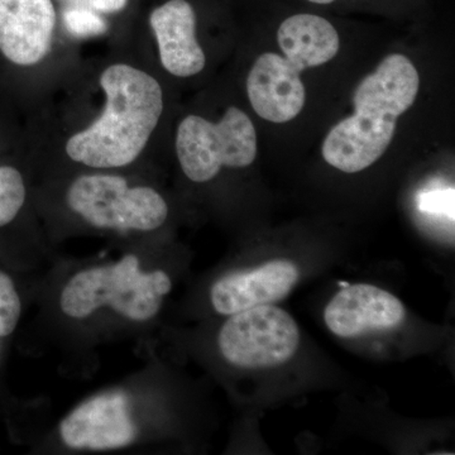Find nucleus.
Listing matches in <instances>:
<instances>
[{
  "instance_id": "nucleus-1",
  "label": "nucleus",
  "mask_w": 455,
  "mask_h": 455,
  "mask_svg": "<svg viewBox=\"0 0 455 455\" xmlns=\"http://www.w3.org/2000/svg\"><path fill=\"white\" fill-rule=\"evenodd\" d=\"M103 113L66 143L75 163L95 169L128 166L146 148L164 112V92L151 75L127 64L109 66L100 76Z\"/></svg>"
},
{
  "instance_id": "nucleus-2",
  "label": "nucleus",
  "mask_w": 455,
  "mask_h": 455,
  "mask_svg": "<svg viewBox=\"0 0 455 455\" xmlns=\"http://www.w3.org/2000/svg\"><path fill=\"white\" fill-rule=\"evenodd\" d=\"M420 77L406 56L386 57L353 95L355 112L338 123L323 143V157L335 169L355 173L387 151L397 119L414 104Z\"/></svg>"
},
{
  "instance_id": "nucleus-3",
  "label": "nucleus",
  "mask_w": 455,
  "mask_h": 455,
  "mask_svg": "<svg viewBox=\"0 0 455 455\" xmlns=\"http://www.w3.org/2000/svg\"><path fill=\"white\" fill-rule=\"evenodd\" d=\"M171 289L172 283L166 272H142L139 259L128 254L114 265L75 275L62 290L60 305L74 319L110 307L119 315L142 323L157 315Z\"/></svg>"
},
{
  "instance_id": "nucleus-4",
  "label": "nucleus",
  "mask_w": 455,
  "mask_h": 455,
  "mask_svg": "<svg viewBox=\"0 0 455 455\" xmlns=\"http://www.w3.org/2000/svg\"><path fill=\"white\" fill-rule=\"evenodd\" d=\"M176 152L181 169L194 182H208L221 167L244 169L256 160L257 133L250 116L230 107L220 122L188 116L180 123Z\"/></svg>"
},
{
  "instance_id": "nucleus-5",
  "label": "nucleus",
  "mask_w": 455,
  "mask_h": 455,
  "mask_svg": "<svg viewBox=\"0 0 455 455\" xmlns=\"http://www.w3.org/2000/svg\"><path fill=\"white\" fill-rule=\"evenodd\" d=\"M66 197L71 211L100 229L151 232L169 215V206L157 191L131 188L121 176H82L75 180Z\"/></svg>"
},
{
  "instance_id": "nucleus-6",
  "label": "nucleus",
  "mask_w": 455,
  "mask_h": 455,
  "mask_svg": "<svg viewBox=\"0 0 455 455\" xmlns=\"http://www.w3.org/2000/svg\"><path fill=\"white\" fill-rule=\"evenodd\" d=\"M218 344L223 357L235 366L276 367L295 355L300 331L286 311L272 304L260 305L230 315Z\"/></svg>"
},
{
  "instance_id": "nucleus-7",
  "label": "nucleus",
  "mask_w": 455,
  "mask_h": 455,
  "mask_svg": "<svg viewBox=\"0 0 455 455\" xmlns=\"http://www.w3.org/2000/svg\"><path fill=\"white\" fill-rule=\"evenodd\" d=\"M139 429L123 392H106L77 406L60 424V435L68 448L109 451L124 448Z\"/></svg>"
},
{
  "instance_id": "nucleus-8",
  "label": "nucleus",
  "mask_w": 455,
  "mask_h": 455,
  "mask_svg": "<svg viewBox=\"0 0 455 455\" xmlns=\"http://www.w3.org/2000/svg\"><path fill=\"white\" fill-rule=\"evenodd\" d=\"M405 316V307L400 299L366 283L341 287L324 311L326 326L340 338L390 331L400 325Z\"/></svg>"
},
{
  "instance_id": "nucleus-9",
  "label": "nucleus",
  "mask_w": 455,
  "mask_h": 455,
  "mask_svg": "<svg viewBox=\"0 0 455 455\" xmlns=\"http://www.w3.org/2000/svg\"><path fill=\"white\" fill-rule=\"evenodd\" d=\"M56 27L53 0H0V51L20 66L47 56Z\"/></svg>"
},
{
  "instance_id": "nucleus-10",
  "label": "nucleus",
  "mask_w": 455,
  "mask_h": 455,
  "mask_svg": "<svg viewBox=\"0 0 455 455\" xmlns=\"http://www.w3.org/2000/svg\"><path fill=\"white\" fill-rule=\"evenodd\" d=\"M300 278L291 260L276 259L252 271L235 272L212 287V307L221 315H233L286 298Z\"/></svg>"
},
{
  "instance_id": "nucleus-11",
  "label": "nucleus",
  "mask_w": 455,
  "mask_h": 455,
  "mask_svg": "<svg viewBox=\"0 0 455 455\" xmlns=\"http://www.w3.org/2000/svg\"><path fill=\"white\" fill-rule=\"evenodd\" d=\"M300 74L284 57L262 53L247 77L248 98L254 112L278 124L296 118L307 100Z\"/></svg>"
},
{
  "instance_id": "nucleus-12",
  "label": "nucleus",
  "mask_w": 455,
  "mask_h": 455,
  "mask_svg": "<svg viewBox=\"0 0 455 455\" xmlns=\"http://www.w3.org/2000/svg\"><path fill=\"white\" fill-rule=\"evenodd\" d=\"M196 11L188 0H166L149 14L163 66L170 74L190 77L205 68L196 38Z\"/></svg>"
},
{
  "instance_id": "nucleus-13",
  "label": "nucleus",
  "mask_w": 455,
  "mask_h": 455,
  "mask_svg": "<svg viewBox=\"0 0 455 455\" xmlns=\"http://www.w3.org/2000/svg\"><path fill=\"white\" fill-rule=\"evenodd\" d=\"M277 41L284 59L300 73L333 60L339 51V33L324 17L298 13L281 23Z\"/></svg>"
},
{
  "instance_id": "nucleus-14",
  "label": "nucleus",
  "mask_w": 455,
  "mask_h": 455,
  "mask_svg": "<svg viewBox=\"0 0 455 455\" xmlns=\"http://www.w3.org/2000/svg\"><path fill=\"white\" fill-rule=\"evenodd\" d=\"M26 200L25 181L20 171L0 167V227L14 220Z\"/></svg>"
},
{
  "instance_id": "nucleus-15",
  "label": "nucleus",
  "mask_w": 455,
  "mask_h": 455,
  "mask_svg": "<svg viewBox=\"0 0 455 455\" xmlns=\"http://www.w3.org/2000/svg\"><path fill=\"white\" fill-rule=\"evenodd\" d=\"M62 22L66 31L76 38L94 37L103 35L108 29L103 14L85 8L64 7Z\"/></svg>"
},
{
  "instance_id": "nucleus-16",
  "label": "nucleus",
  "mask_w": 455,
  "mask_h": 455,
  "mask_svg": "<svg viewBox=\"0 0 455 455\" xmlns=\"http://www.w3.org/2000/svg\"><path fill=\"white\" fill-rule=\"evenodd\" d=\"M22 304L13 281L0 271V337L13 333L20 322Z\"/></svg>"
},
{
  "instance_id": "nucleus-17",
  "label": "nucleus",
  "mask_w": 455,
  "mask_h": 455,
  "mask_svg": "<svg viewBox=\"0 0 455 455\" xmlns=\"http://www.w3.org/2000/svg\"><path fill=\"white\" fill-rule=\"evenodd\" d=\"M419 208L434 214H447L453 217L454 190L433 191L419 197Z\"/></svg>"
},
{
  "instance_id": "nucleus-18",
  "label": "nucleus",
  "mask_w": 455,
  "mask_h": 455,
  "mask_svg": "<svg viewBox=\"0 0 455 455\" xmlns=\"http://www.w3.org/2000/svg\"><path fill=\"white\" fill-rule=\"evenodd\" d=\"M61 3L64 7L90 9L106 16L124 11L130 0H61Z\"/></svg>"
},
{
  "instance_id": "nucleus-19",
  "label": "nucleus",
  "mask_w": 455,
  "mask_h": 455,
  "mask_svg": "<svg viewBox=\"0 0 455 455\" xmlns=\"http://www.w3.org/2000/svg\"><path fill=\"white\" fill-rule=\"evenodd\" d=\"M307 2L313 3L317 5H329L333 4L337 0H307Z\"/></svg>"
},
{
  "instance_id": "nucleus-20",
  "label": "nucleus",
  "mask_w": 455,
  "mask_h": 455,
  "mask_svg": "<svg viewBox=\"0 0 455 455\" xmlns=\"http://www.w3.org/2000/svg\"><path fill=\"white\" fill-rule=\"evenodd\" d=\"M348 284H349L348 283H343V281H341V283H339L340 287H347V286H348Z\"/></svg>"
}]
</instances>
